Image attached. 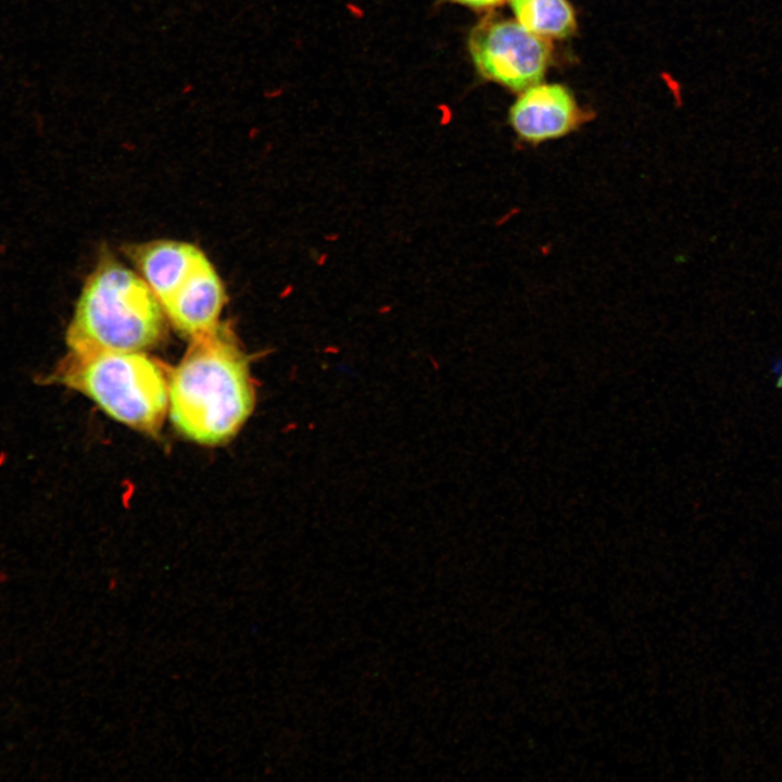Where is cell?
<instances>
[{
    "instance_id": "ba28073f",
    "label": "cell",
    "mask_w": 782,
    "mask_h": 782,
    "mask_svg": "<svg viewBox=\"0 0 782 782\" xmlns=\"http://www.w3.org/2000/svg\"><path fill=\"white\" fill-rule=\"evenodd\" d=\"M516 21L544 38H566L577 26L568 0H509Z\"/></svg>"
},
{
    "instance_id": "8992f818",
    "label": "cell",
    "mask_w": 782,
    "mask_h": 782,
    "mask_svg": "<svg viewBox=\"0 0 782 782\" xmlns=\"http://www.w3.org/2000/svg\"><path fill=\"white\" fill-rule=\"evenodd\" d=\"M225 300L222 280L205 256L162 307L173 326L191 339L218 325Z\"/></svg>"
},
{
    "instance_id": "277c9868",
    "label": "cell",
    "mask_w": 782,
    "mask_h": 782,
    "mask_svg": "<svg viewBox=\"0 0 782 782\" xmlns=\"http://www.w3.org/2000/svg\"><path fill=\"white\" fill-rule=\"evenodd\" d=\"M468 47L484 78L516 91L537 85L552 58L547 38L499 16L480 21L470 31Z\"/></svg>"
},
{
    "instance_id": "3957f363",
    "label": "cell",
    "mask_w": 782,
    "mask_h": 782,
    "mask_svg": "<svg viewBox=\"0 0 782 782\" xmlns=\"http://www.w3.org/2000/svg\"><path fill=\"white\" fill-rule=\"evenodd\" d=\"M52 376L133 429L154 436L162 428L168 411V378L143 351L70 352Z\"/></svg>"
},
{
    "instance_id": "52a82bcc",
    "label": "cell",
    "mask_w": 782,
    "mask_h": 782,
    "mask_svg": "<svg viewBox=\"0 0 782 782\" xmlns=\"http://www.w3.org/2000/svg\"><path fill=\"white\" fill-rule=\"evenodd\" d=\"M130 255L161 305L205 257L193 244L174 240L137 245Z\"/></svg>"
},
{
    "instance_id": "6da1fadb",
    "label": "cell",
    "mask_w": 782,
    "mask_h": 782,
    "mask_svg": "<svg viewBox=\"0 0 782 782\" xmlns=\"http://www.w3.org/2000/svg\"><path fill=\"white\" fill-rule=\"evenodd\" d=\"M254 403L249 364L232 331L218 324L191 338L168 378V413L176 430L199 444L227 442Z\"/></svg>"
},
{
    "instance_id": "7a4b0ae2",
    "label": "cell",
    "mask_w": 782,
    "mask_h": 782,
    "mask_svg": "<svg viewBox=\"0 0 782 782\" xmlns=\"http://www.w3.org/2000/svg\"><path fill=\"white\" fill-rule=\"evenodd\" d=\"M163 312L142 277L104 258L78 298L66 330L70 352H144L163 337Z\"/></svg>"
},
{
    "instance_id": "9c48e42d",
    "label": "cell",
    "mask_w": 782,
    "mask_h": 782,
    "mask_svg": "<svg viewBox=\"0 0 782 782\" xmlns=\"http://www.w3.org/2000/svg\"><path fill=\"white\" fill-rule=\"evenodd\" d=\"M475 10H487L500 7L506 0H450Z\"/></svg>"
},
{
    "instance_id": "5b68a950",
    "label": "cell",
    "mask_w": 782,
    "mask_h": 782,
    "mask_svg": "<svg viewBox=\"0 0 782 782\" xmlns=\"http://www.w3.org/2000/svg\"><path fill=\"white\" fill-rule=\"evenodd\" d=\"M570 91L560 85H534L514 102L508 121L518 139L532 147L563 138L590 119Z\"/></svg>"
}]
</instances>
